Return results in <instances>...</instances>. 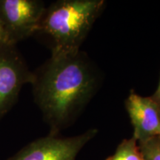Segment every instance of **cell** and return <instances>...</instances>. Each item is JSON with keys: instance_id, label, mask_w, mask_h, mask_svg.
I'll list each match as a JSON object with an SVG mask.
<instances>
[{"instance_id": "9", "label": "cell", "mask_w": 160, "mask_h": 160, "mask_svg": "<svg viewBox=\"0 0 160 160\" xmlns=\"http://www.w3.org/2000/svg\"><path fill=\"white\" fill-rule=\"evenodd\" d=\"M10 45H15L10 41L7 33L4 30V28L0 22V48L6 47V46Z\"/></svg>"}, {"instance_id": "7", "label": "cell", "mask_w": 160, "mask_h": 160, "mask_svg": "<svg viewBox=\"0 0 160 160\" xmlns=\"http://www.w3.org/2000/svg\"><path fill=\"white\" fill-rule=\"evenodd\" d=\"M106 160H143L139 144L134 137L124 139L113 155Z\"/></svg>"}, {"instance_id": "2", "label": "cell", "mask_w": 160, "mask_h": 160, "mask_svg": "<svg viewBox=\"0 0 160 160\" xmlns=\"http://www.w3.org/2000/svg\"><path fill=\"white\" fill-rule=\"evenodd\" d=\"M105 4L104 0L55 2L46 8L37 33L48 38L51 53L79 51Z\"/></svg>"}, {"instance_id": "5", "label": "cell", "mask_w": 160, "mask_h": 160, "mask_svg": "<svg viewBox=\"0 0 160 160\" xmlns=\"http://www.w3.org/2000/svg\"><path fill=\"white\" fill-rule=\"evenodd\" d=\"M97 130L89 129L72 137L61 138L48 135L32 142L7 160H75Z\"/></svg>"}, {"instance_id": "11", "label": "cell", "mask_w": 160, "mask_h": 160, "mask_svg": "<svg viewBox=\"0 0 160 160\" xmlns=\"http://www.w3.org/2000/svg\"><path fill=\"white\" fill-rule=\"evenodd\" d=\"M159 107H160V105H159Z\"/></svg>"}, {"instance_id": "1", "label": "cell", "mask_w": 160, "mask_h": 160, "mask_svg": "<svg viewBox=\"0 0 160 160\" xmlns=\"http://www.w3.org/2000/svg\"><path fill=\"white\" fill-rule=\"evenodd\" d=\"M35 102L50 128V136L71 125L97 93L100 78L85 53H51L33 72Z\"/></svg>"}, {"instance_id": "8", "label": "cell", "mask_w": 160, "mask_h": 160, "mask_svg": "<svg viewBox=\"0 0 160 160\" xmlns=\"http://www.w3.org/2000/svg\"><path fill=\"white\" fill-rule=\"evenodd\" d=\"M143 160H160V137L138 142Z\"/></svg>"}, {"instance_id": "6", "label": "cell", "mask_w": 160, "mask_h": 160, "mask_svg": "<svg viewBox=\"0 0 160 160\" xmlns=\"http://www.w3.org/2000/svg\"><path fill=\"white\" fill-rule=\"evenodd\" d=\"M125 107L133 127V137L137 142L160 137V107L151 97L132 91L126 99Z\"/></svg>"}, {"instance_id": "3", "label": "cell", "mask_w": 160, "mask_h": 160, "mask_svg": "<svg viewBox=\"0 0 160 160\" xmlns=\"http://www.w3.org/2000/svg\"><path fill=\"white\" fill-rule=\"evenodd\" d=\"M39 0H0V22L13 45L37 33L45 11Z\"/></svg>"}, {"instance_id": "10", "label": "cell", "mask_w": 160, "mask_h": 160, "mask_svg": "<svg viewBox=\"0 0 160 160\" xmlns=\"http://www.w3.org/2000/svg\"><path fill=\"white\" fill-rule=\"evenodd\" d=\"M152 99H153L156 102L159 104L160 105V81H159V86H158V88L157 91H156L155 93L153 94V97H151Z\"/></svg>"}, {"instance_id": "4", "label": "cell", "mask_w": 160, "mask_h": 160, "mask_svg": "<svg viewBox=\"0 0 160 160\" xmlns=\"http://www.w3.org/2000/svg\"><path fill=\"white\" fill-rule=\"evenodd\" d=\"M33 73L16 48V45L0 48V119L17 102L22 88L31 84Z\"/></svg>"}]
</instances>
